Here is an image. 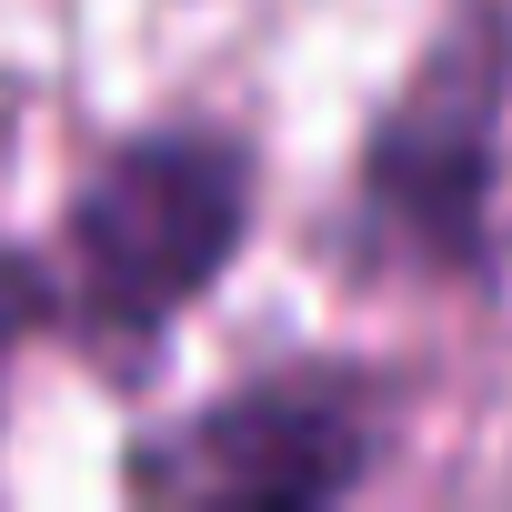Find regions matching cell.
Instances as JSON below:
<instances>
[{
  "label": "cell",
  "instance_id": "1",
  "mask_svg": "<svg viewBox=\"0 0 512 512\" xmlns=\"http://www.w3.org/2000/svg\"><path fill=\"white\" fill-rule=\"evenodd\" d=\"M262 151L221 121H141L121 131L61 201L51 231V332L81 362L141 372L251 251Z\"/></svg>",
  "mask_w": 512,
  "mask_h": 512
},
{
  "label": "cell",
  "instance_id": "2",
  "mask_svg": "<svg viewBox=\"0 0 512 512\" xmlns=\"http://www.w3.org/2000/svg\"><path fill=\"white\" fill-rule=\"evenodd\" d=\"M352 231L382 272L492 292L512 262V11L452 0L372 101L352 151Z\"/></svg>",
  "mask_w": 512,
  "mask_h": 512
},
{
  "label": "cell",
  "instance_id": "3",
  "mask_svg": "<svg viewBox=\"0 0 512 512\" xmlns=\"http://www.w3.org/2000/svg\"><path fill=\"white\" fill-rule=\"evenodd\" d=\"M402 442V382L372 362H282L241 372L181 422L121 452L131 502L171 512H322L382 482Z\"/></svg>",
  "mask_w": 512,
  "mask_h": 512
},
{
  "label": "cell",
  "instance_id": "4",
  "mask_svg": "<svg viewBox=\"0 0 512 512\" xmlns=\"http://www.w3.org/2000/svg\"><path fill=\"white\" fill-rule=\"evenodd\" d=\"M51 332V262L21 241H0V422H11V352Z\"/></svg>",
  "mask_w": 512,
  "mask_h": 512
}]
</instances>
